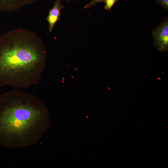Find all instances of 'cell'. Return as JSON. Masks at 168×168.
Wrapping results in <instances>:
<instances>
[{
  "mask_svg": "<svg viewBox=\"0 0 168 168\" xmlns=\"http://www.w3.org/2000/svg\"><path fill=\"white\" fill-rule=\"evenodd\" d=\"M46 57L41 38L27 29L0 36V86L26 88L40 80Z\"/></svg>",
  "mask_w": 168,
  "mask_h": 168,
  "instance_id": "1",
  "label": "cell"
},
{
  "mask_svg": "<svg viewBox=\"0 0 168 168\" xmlns=\"http://www.w3.org/2000/svg\"><path fill=\"white\" fill-rule=\"evenodd\" d=\"M47 111L35 96L15 89L0 95V145L12 148L36 143L46 128Z\"/></svg>",
  "mask_w": 168,
  "mask_h": 168,
  "instance_id": "2",
  "label": "cell"
},
{
  "mask_svg": "<svg viewBox=\"0 0 168 168\" xmlns=\"http://www.w3.org/2000/svg\"><path fill=\"white\" fill-rule=\"evenodd\" d=\"M154 45L160 51L166 52L168 49V21L167 17L152 30Z\"/></svg>",
  "mask_w": 168,
  "mask_h": 168,
  "instance_id": "3",
  "label": "cell"
},
{
  "mask_svg": "<svg viewBox=\"0 0 168 168\" xmlns=\"http://www.w3.org/2000/svg\"><path fill=\"white\" fill-rule=\"evenodd\" d=\"M38 0H0V11L11 12Z\"/></svg>",
  "mask_w": 168,
  "mask_h": 168,
  "instance_id": "4",
  "label": "cell"
},
{
  "mask_svg": "<svg viewBox=\"0 0 168 168\" xmlns=\"http://www.w3.org/2000/svg\"><path fill=\"white\" fill-rule=\"evenodd\" d=\"M61 0H56L52 8L49 10L46 20L49 24V30L52 32L57 22L60 19L61 11L63 6Z\"/></svg>",
  "mask_w": 168,
  "mask_h": 168,
  "instance_id": "5",
  "label": "cell"
},
{
  "mask_svg": "<svg viewBox=\"0 0 168 168\" xmlns=\"http://www.w3.org/2000/svg\"><path fill=\"white\" fill-rule=\"evenodd\" d=\"M119 0H105L104 2L105 3L104 6L105 9L109 11H111L113 6Z\"/></svg>",
  "mask_w": 168,
  "mask_h": 168,
  "instance_id": "6",
  "label": "cell"
},
{
  "mask_svg": "<svg viewBox=\"0 0 168 168\" xmlns=\"http://www.w3.org/2000/svg\"><path fill=\"white\" fill-rule=\"evenodd\" d=\"M156 2L167 10L168 9V0H155Z\"/></svg>",
  "mask_w": 168,
  "mask_h": 168,
  "instance_id": "7",
  "label": "cell"
},
{
  "mask_svg": "<svg viewBox=\"0 0 168 168\" xmlns=\"http://www.w3.org/2000/svg\"><path fill=\"white\" fill-rule=\"evenodd\" d=\"M105 0H91L88 4H86L84 7V8L86 9L92 6H95L97 3L104 2Z\"/></svg>",
  "mask_w": 168,
  "mask_h": 168,
  "instance_id": "8",
  "label": "cell"
},
{
  "mask_svg": "<svg viewBox=\"0 0 168 168\" xmlns=\"http://www.w3.org/2000/svg\"><path fill=\"white\" fill-rule=\"evenodd\" d=\"M61 1L63 0H61ZM70 0H67L68 2L70 1Z\"/></svg>",
  "mask_w": 168,
  "mask_h": 168,
  "instance_id": "9",
  "label": "cell"
}]
</instances>
